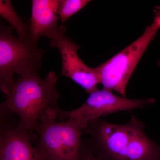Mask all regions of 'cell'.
<instances>
[{
    "label": "cell",
    "mask_w": 160,
    "mask_h": 160,
    "mask_svg": "<svg viewBox=\"0 0 160 160\" xmlns=\"http://www.w3.org/2000/svg\"><path fill=\"white\" fill-rule=\"evenodd\" d=\"M144 124L132 115L119 125L101 118L89 123L83 131L91 138L95 152L107 160H160V146L146 134Z\"/></svg>",
    "instance_id": "obj_1"
},
{
    "label": "cell",
    "mask_w": 160,
    "mask_h": 160,
    "mask_svg": "<svg viewBox=\"0 0 160 160\" xmlns=\"http://www.w3.org/2000/svg\"><path fill=\"white\" fill-rule=\"evenodd\" d=\"M58 78L53 71L43 78L38 73L18 76L6 100L0 104L1 111L17 115L18 126L27 130L33 138L43 112L49 108H60V93L56 88Z\"/></svg>",
    "instance_id": "obj_2"
},
{
    "label": "cell",
    "mask_w": 160,
    "mask_h": 160,
    "mask_svg": "<svg viewBox=\"0 0 160 160\" xmlns=\"http://www.w3.org/2000/svg\"><path fill=\"white\" fill-rule=\"evenodd\" d=\"M58 109L49 108L40 117L35 147L47 160H80L82 129L73 118L58 122Z\"/></svg>",
    "instance_id": "obj_3"
},
{
    "label": "cell",
    "mask_w": 160,
    "mask_h": 160,
    "mask_svg": "<svg viewBox=\"0 0 160 160\" xmlns=\"http://www.w3.org/2000/svg\"><path fill=\"white\" fill-rule=\"evenodd\" d=\"M11 27L0 26V89L8 95L14 85V75L38 73L45 51L31 41L16 38Z\"/></svg>",
    "instance_id": "obj_4"
},
{
    "label": "cell",
    "mask_w": 160,
    "mask_h": 160,
    "mask_svg": "<svg viewBox=\"0 0 160 160\" xmlns=\"http://www.w3.org/2000/svg\"><path fill=\"white\" fill-rule=\"evenodd\" d=\"M153 23L137 40L102 65L95 67L103 89L126 97V86L140 59L160 29V6H156Z\"/></svg>",
    "instance_id": "obj_5"
},
{
    "label": "cell",
    "mask_w": 160,
    "mask_h": 160,
    "mask_svg": "<svg viewBox=\"0 0 160 160\" xmlns=\"http://www.w3.org/2000/svg\"><path fill=\"white\" fill-rule=\"evenodd\" d=\"M155 102L152 98L130 99L118 96L107 89H97L89 94L83 105L77 109L65 111L59 108L58 110V118L63 121L66 118H74L83 131L89 123L103 116L122 111H131L144 108Z\"/></svg>",
    "instance_id": "obj_6"
},
{
    "label": "cell",
    "mask_w": 160,
    "mask_h": 160,
    "mask_svg": "<svg viewBox=\"0 0 160 160\" xmlns=\"http://www.w3.org/2000/svg\"><path fill=\"white\" fill-rule=\"evenodd\" d=\"M66 27L60 26L59 30L54 38L49 40L51 48L58 49L62 57V69L60 76H65L91 93L98 89L99 78L94 68L86 65L78 54L79 46L66 35Z\"/></svg>",
    "instance_id": "obj_7"
},
{
    "label": "cell",
    "mask_w": 160,
    "mask_h": 160,
    "mask_svg": "<svg viewBox=\"0 0 160 160\" xmlns=\"http://www.w3.org/2000/svg\"><path fill=\"white\" fill-rule=\"evenodd\" d=\"M29 132L1 120L0 160H47L34 147Z\"/></svg>",
    "instance_id": "obj_8"
},
{
    "label": "cell",
    "mask_w": 160,
    "mask_h": 160,
    "mask_svg": "<svg viewBox=\"0 0 160 160\" xmlns=\"http://www.w3.org/2000/svg\"><path fill=\"white\" fill-rule=\"evenodd\" d=\"M59 0H32V12L29 26V39L35 45L41 38H54L60 27L58 21Z\"/></svg>",
    "instance_id": "obj_9"
},
{
    "label": "cell",
    "mask_w": 160,
    "mask_h": 160,
    "mask_svg": "<svg viewBox=\"0 0 160 160\" xmlns=\"http://www.w3.org/2000/svg\"><path fill=\"white\" fill-rule=\"evenodd\" d=\"M0 16L10 24V27L17 32L18 38L30 41L29 27L17 13L10 0H0Z\"/></svg>",
    "instance_id": "obj_10"
},
{
    "label": "cell",
    "mask_w": 160,
    "mask_h": 160,
    "mask_svg": "<svg viewBox=\"0 0 160 160\" xmlns=\"http://www.w3.org/2000/svg\"><path fill=\"white\" fill-rule=\"evenodd\" d=\"M90 2L89 0H59L58 14L61 23L66 22Z\"/></svg>",
    "instance_id": "obj_11"
},
{
    "label": "cell",
    "mask_w": 160,
    "mask_h": 160,
    "mask_svg": "<svg viewBox=\"0 0 160 160\" xmlns=\"http://www.w3.org/2000/svg\"><path fill=\"white\" fill-rule=\"evenodd\" d=\"M80 160H107L96 154L89 141L82 142Z\"/></svg>",
    "instance_id": "obj_12"
},
{
    "label": "cell",
    "mask_w": 160,
    "mask_h": 160,
    "mask_svg": "<svg viewBox=\"0 0 160 160\" xmlns=\"http://www.w3.org/2000/svg\"><path fill=\"white\" fill-rule=\"evenodd\" d=\"M158 66H160V60L158 61Z\"/></svg>",
    "instance_id": "obj_13"
}]
</instances>
